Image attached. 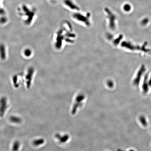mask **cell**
I'll use <instances>...</instances> for the list:
<instances>
[{
  "label": "cell",
  "mask_w": 151,
  "mask_h": 151,
  "mask_svg": "<svg viewBox=\"0 0 151 151\" xmlns=\"http://www.w3.org/2000/svg\"><path fill=\"white\" fill-rule=\"evenodd\" d=\"M44 142H45V141L43 138H40L34 140V141H33L32 144L34 146L37 147V146H39L43 144H44Z\"/></svg>",
  "instance_id": "30bf717a"
},
{
  "label": "cell",
  "mask_w": 151,
  "mask_h": 151,
  "mask_svg": "<svg viewBox=\"0 0 151 151\" xmlns=\"http://www.w3.org/2000/svg\"><path fill=\"white\" fill-rule=\"evenodd\" d=\"M10 120L11 122L14 123H19L22 122V119L19 117L15 116H12L10 118Z\"/></svg>",
  "instance_id": "8fae6325"
},
{
  "label": "cell",
  "mask_w": 151,
  "mask_h": 151,
  "mask_svg": "<svg viewBox=\"0 0 151 151\" xmlns=\"http://www.w3.org/2000/svg\"><path fill=\"white\" fill-rule=\"evenodd\" d=\"M31 51L29 49H26L24 51V54L26 56H29L31 55Z\"/></svg>",
  "instance_id": "5bb4252c"
},
{
  "label": "cell",
  "mask_w": 151,
  "mask_h": 151,
  "mask_svg": "<svg viewBox=\"0 0 151 151\" xmlns=\"http://www.w3.org/2000/svg\"><path fill=\"white\" fill-rule=\"evenodd\" d=\"M55 138H57L59 141V142L61 143H65L68 140L69 136L67 134L61 135L59 133H56L55 135Z\"/></svg>",
  "instance_id": "5b68a950"
},
{
  "label": "cell",
  "mask_w": 151,
  "mask_h": 151,
  "mask_svg": "<svg viewBox=\"0 0 151 151\" xmlns=\"http://www.w3.org/2000/svg\"><path fill=\"white\" fill-rule=\"evenodd\" d=\"M84 99V97L83 95L78 96L76 99L75 102L74 103L73 107L72 113V115H74L76 112L78 108L82 107L83 104L82 101Z\"/></svg>",
  "instance_id": "7a4b0ae2"
},
{
  "label": "cell",
  "mask_w": 151,
  "mask_h": 151,
  "mask_svg": "<svg viewBox=\"0 0 151 151\" xmlns=\"http://www.w3.org/2000/svg\"><path fill=\"white\" fill-rule=\"evenodd\" d=\"M7 108V99L5 97H3L0 99V118L4 116Z\"/></svg>",
  "instance_id": "6da1fadb"
},
{
  "label": "cell",
  "mask_w": 151,
  "mask_h": 151,
  "mask_svg": "<svg viewBox=\"0 0 151 151\" xmlns=\"http://www.w3.org/2000/svg\"><path fill=\"white\" fill-rule=\"evenodd\" d=\"M145 67L144 66L142 65L141 68L138 71L137 77L135 78V80H134V83L136 85H138L139 83L140 80L142 76V75L143 73L145 71Z\"/></svg>",
  "instance_id": "8992f818"
},
{
  "label": "cell",
  "mask_w": 151,
  "mask_h": 151,
  "mask_svg": "<svg viewBox=\"0 0 151 151\" xmlns=\"http://www.w3.org/2000/svg\"><path fill=\"white\" fill-rule=\"evenodd\" d=\"M149 84H150V85H151V79L150 80H149Z\"/></svg>",
  "instance_id": "2e32d148"
},
{
  "label": "cell",
  "mask_w": 151,
  "mask_h": 151,
  "mask_svg": "<svg viewBox=\"0 0 151 151\" xmlns=\"http://www.w3.org/2000/svg\"><path fill=\"white\" fill-rule=\"evenodd\" d=\"M105 11L108 14V17L109 20L110 27L111 28H114L115 26V16L108 8H106Z\"/></svg>",
  "instance_id": "3957f363"
},
{
  "label": "cell",
  "mask_w": 151,
  "mask_h": 151,
  "mask_svg": "<svg viewBox=\"0 0 151 151\" xmlns=\"http://www.w3.org/2000/svg\"><path fill=\"white\" fill-rule=\"evenodd\" d=\"M29 73L27 75L26 79L27 80V86L28 88H29L31 85V80L32 77L33 73V69H30L29 70Z\"/></svg>",
  "instance_id": "52a82bcc"
},
{
  "label": "cell",
  "mask_w": 151,
  "mask_h": 151,
  "mask_svg": "<svg viewBox=\"0 0 151 151\" xmlns=\"http://www.w3.org/2000/svg\"><path fill=\"white\" fill-rule=\"evenodd\" d=\"M131 9V7L130 5L128 4H125L123 7V9L126 12H129Z\"/></svg>",
  "instance_id": "4fadbf2b"
},
{
  "label": "cell",
  "mask_w": 151,
  "mask_h": 151,
  "mask_svg": "<svg viewBox=\"0 0 151 151\" xmlns=\"http://www.w3.org/2000/svg\"><path fill=\"white\" fill-rule=\"evenodd\" d=\"M65 3L66 5L73 10H79V8L70 0H65Z\"/></svg>",
  "instance_id": "ba28073f"
},
{
  "label": "cell",
  "mask_w": 151,
  "mask_h": 151,
  "mask_svg": "<svg viewBox=\"0 0 151 151\" xmlns=\"http://www.w3.org/2000/svg\"><path fill=\"white\" fill-rule=\"evenodd\" d=\"M0 56L2 59H5L6 56L5 47L4 44H0Z\"/></svg>",
  "instance_id": "9c48e42d"
},
{
  "label": "cell",
  "mask_w": 151,
  "mask_h": 151,
  "mask_svg": "<svg viewBox=\"0 0 151 151\" xmlns=\"http://www.w3.org/2000/svg\"><path fill=\"white\" fill-rule=\"evenodd\" d=\"M73 17L79 21L85 22L87 25L89 23L87 16L86 17V16H84L83 15L81 14L80 13H76L73 15Z\"/></svg>",
  "instance_id": "277c9868"
},
{
  "label": "cell",
  "mask_w": 151,
  "mask_h": 151,
  "mask_svg": "<svg viewBox=\"0 0 151 151\" xmlns=\"http://www.w3.org/2000/svg\"><path fill=\"white\" fill-rule=\"evenodd\" d=\"M20 145V142L18 141L14 142L12 145V151H18L19 150Z\"/></svg>",
  "instance_id": "7c38bea8"
},
{
  "label": "cell",
  "mask_w": 151,
  "mask_h": 151,
  "mask_svg": "<svg viewBox=\"0 0 151 151\" xmlns=\"http://www.w3.org/2000/svg\"><path fill=\"white\" fill-rule=\"evenodd\" d=\"M149 21V20L147 18H145L144 19H143V20H142V25H146V24H147L148 22Z\"/></svg>",
  "instance_id": "9a60e30c"
}]
</instances>
